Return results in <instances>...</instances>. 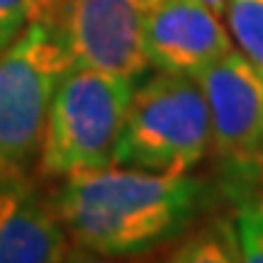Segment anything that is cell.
Returning a JSON list of instances; mask_svg holds the SVG:
<instances>
[{"instance_id": "cell-14", "label": "cell", "mask_w": 263, "mask_h": 263, "mask_svg": "<svg viewBox=\"0 0 263 263\" xmlns=\"http://www.w3.org/2000/svg\"><path fill=\"white\" fill-rule=\"evenodd\" d=\"M61 0H42V17H44V12L47 10H51V8H57Z\"/></svg>"}, {"instance_id": "cell-5", "label": "cell", "mask_w": 263, "mask_h": 263, "mask_svg": "<svg viewBox=\"0 0 263 263\" xmlns=\"http://www.w3.org/2000/svg\"><path fill=\"white\" fill-rule=\"evenodd\" d=\"M210 107V149L236 193L263 183V71L232 49L197 76Z\"/></svg>"}, {"instance_id": "cell-11", "label": "cell", "mask_w": 263, "mask_h": 263, "mask_svg": "<svg viewBox=\"0 0 263 263\" xmlns=\"http://www.w3.org/2000/svg\"><path fill=\"white\" fill-rule=\"evenodd\" d=\"M241 261L263 263V200H246L234 217Z\"/></svg>"}, {"instance_id": "cell-13", "label": "cell", "mask_w": 263, "mask_h": 263, "mask_svg": "<svg viewBox=\"0 0 263 263\" xmlns=\"http://www.w3.org/2000/svg\"><path fill=\"white\" fill-rule=\"evenodd\" d=\"M202 5H207V8L212 10L215 15H219V17H224V8H227V0H200Z\"/></svg>"}, {"instance_id": "cell-12", "label": "cell", "mask_w": 263, "mask_h": 263, "mask_svg": "<svg viewBox=\"0 0 263 263\" xmlns=\"http://www.w3.org/2000/svg\"><path fill=\"white\" fill-rule=\"evenodd\" d=\"M42 17V0H0V51L10 47L29 22Z\"/></svg>"}, {"instance_id": "cell-2", "label": "cell", "mask_w": 263, "mask_h": 263, "mask_svg": "<svg viewBox=\"0 0 263 263\" xmlns=\"http://www.w3.org/2000/svg\"><path fill=\"white\" fill-rule=\"evenodd\" d=\"M210 151V107L195 76L156 71L134 85L112 166L188 176Z\"/></svg>"}, {"instance_id": "cell-3", "label": "cell", "mask_w": 263, "mask_h": 263, "mask_svg": "<svg viewBox=\"0 0 263 263\" xmlns=\"http://www.w3.org/2000/svg\"><path fill=\"white\" fill-rule=\"evenodd\" d=\"M73 68L57 22L39 17L0 51V176H25L39 161L49 107Z\"/></svg>"}, {"instance_id": "cell-7", "label": "cell", "mask_w": 263, "mask_h": 263, "mask_svg": "<svg viewBox=\"0 0 263 263\" xmlns=\"http://www.w3.org/2000/svg\"><path fill=\"white\" fill-rule=\"evenodd\" d=\"M141 34L151 68L195 78L234 49L222 17L200 0H144Z\"/></svg>"}, {"instance_id": "cell-8", "label": "cell", "mask_w": 263, "mask_h": 263, "mask_svg": "<svg viewBox=\"0 0 263 263\" xmlns=\"http://www.w3.org/2000/svg\"><path fill=\"white\" fill-rule=\"evenodd\" d=\"M73 251L51 202L25 176H0V263H57Z\"/></svg>"}, {"instance_id": "cell-9", "label": "cell", "mask_w": 263, "mask_h": 263, "mask_svg": "<svg viewBox=\"0 0 263 263\" xmlns=\"http://www.w3.org/2000/svg\"><path fill=\"white\" fill-rule=\"evenodd\" d=\"M171 261H241L234 222H217L202 232L183 236Z\"/></svg>"}, {"instance_id": "cell-1", "label": "cell", "mask_w": 263, "mask_h": 263, "mask_svg": "<svg viewBox=\"0 0 263 263\" xmlns=\"http://www.w3.org/2000/svg\"><path fill=\"white\" fill-rule=\"evenodd\" d=\"M205 180L105 166L61 178L51 210L76 251L103 258L149 254L176 241L210 202Z\"/></svg>"}, {"instance_id": "cell-4", "label": "cell", "mask_w": 263, "mask_h": 263, "mask_svg": "<svg viewBox=\"0 0 263 263\" xmlns=\"http://www.w3.org/2000/svg\"><path fill=\"white\" fill-rule=\"evenodd\" d=\"M139 81L93 68H71L61 78L51 107L39 171L51 178L112 166L124 112Z\"/></svg>"}, {"instance_id": "cell-10", "label": "cell", "mask_w": 263, "mask_h": 263, "mask_svg": "<svg viewBox=\"0 0 263 263\" xmlns=\"http://www.w3.org/2000/svg\"><path fill=\"white\" fill-rule=\"evenodd\" d=\"M224 20L234 47L263 71V0H227Z\"/></svg>"}, {"instance_id": "cell-6", "label": "cell", "mask_w": 263, "mask_h": 263, "mask_svg": "<svg viewBox=\"0 0 263 263\" xmlns=\"http://www.w3.org/2000/svg\"><path fill=\"white\" fill-rule=\"evenodd\" d=\"M144 0H61L59 32L76 68L141 81L149 71L141 34Z\"/></svg>"}]
</instances>
